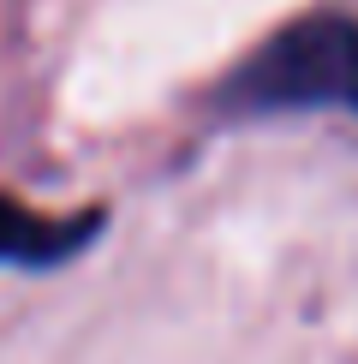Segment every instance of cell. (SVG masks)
I'll list each match as a JSON object with an SVG mask.
<instances>
[{
    "label": "cell",
    "mask_w": 358,
    "mask_h": 364,
    "mask_svg": "<svg viewBox=\"0 0 358 364\" xmlns=\"http://www.w3.org/2000/svg\"><path fill=\"white\" fill-rule=\"evenodd\" d=\"M221 102L233 114L358 108V24L340 18V12L287 24L227 78Z\"/></svg>",
    "instance_id": "cell-1"
},
{
    "label": "cell",
    "mask_w": 358,
    "mask_h": 364,
    "mask_svg": "<svg viewBox=\"0 0 358 364\" xmlns=\"http://www.w3.org/2000/svg\"><path fill=\"white\" fill-rule=\"evenodd\" d=\"M96 233H102V215H96V209H90V215L60 221V215H36V209L0 197V263L54 269V263H66V257H78Z\"/></svg>",
    "instance_id": "cell-2"
}]
</instances>
